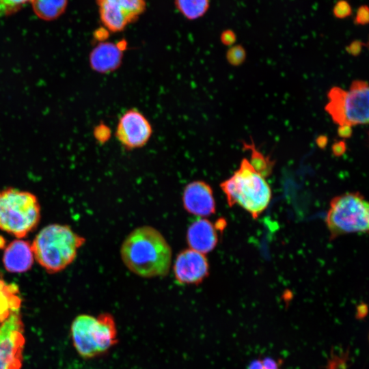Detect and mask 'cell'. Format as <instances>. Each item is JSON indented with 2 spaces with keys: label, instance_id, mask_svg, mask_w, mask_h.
<instances>
[{
  "label": "cell",
  "instance_id": "cell-3",
  "mask_svg": "<svg viewBox=\"0 0 369 369\" xmlns=\"http://www.w3.org/2000/svg\"><path fill=\"white\" fill-rule=\"evenodd\" d=\"M220 187L230 206L238 204L254 219L267 208L271 199L270 186L245 158L242 159L239 168Z\"/></svg>",
  "mask_w": 369,
  "mask_h": 369
},
{
  "label": "cell",
  "instance_id": "cell-28",
  "mask_svg": "<svg viewBox=\"0 0 369 369\" xmlns=\"http://www.w3.org/2000/svg\"><path fill=\"white\" fill-rule=\"evenodd\" d=\"M346 150V144L344 140L335 141L331 146L332 154L339 157L342 156Z\"/></svg>",
  "mask_w": 369,
  "mask_h": 369
},
{
  "label": "cell",
  "instance_id": "cell-24",
  "mask_svg": "<svg viewBox=\"0 0 369 369\" xmlns=\"http://www.w3.org/2000/svg\"><path fill=\"white\" fill-rule=\"evenodd\" d=\"M94 135L100 143L106 142L111 137V130L104 124H100L95 128Z\"/></svg>",
  "mask_w": 369,
  "mask_h": 369
},
{
  "label": "cell",
  "instance_id": "cell-19",
  "mask_svg": "<svg viewBox=\"0 0 369 369\" xmlns=\"http://www.w3.org/2000/svg\"><path fill=\"white\" fill-rule=\"evenodd\" d=\"M209 3V0H175L177 10L189 20H195L204 15Z\"/></svg>",
  "mask_w": 369,
  "mask_h": 369
},
{
  "label": "cell",
  "instance_id": "cell-25",
  "mask_svg": "<svg viewBox=\"0 0 369 369\" xmlns=\"http://www.w3.org/2000/svg\"><path fill=\"white\" fill-rule=\"evenodd\" d=\"M369 11L367 5L360 6L356 12L355 23L357 25H364L368 23Z\"/></svg>",
  "mask_w": 369,
  "mask_h": 369
},
{
  "label": "cell",
  "instance_id": "cell-16",
  "mask_svg": "<svg viewBox=\"0 0 369 369\" xmlns=\"http://www.w3.org/2000/svg\"><path fill=\"white\" fill-rule=\"evenodd\" d=\"M18 293V288L14 284H8L0 280V322L12 313L18 312L20 299Z\"/></svg>",
  "mask_w": 369,
  "mask_h": 369
},
{
  "label": "cell",
  "instance_id": "cell-13",
  "mask_svg": "<svg viewBox=\"0 0 369 369\" xmlns=\"http://www.w3.org/2000/svg\"><path fill=\"white\" fill-rule=\"evenodd\" d=\"M217 229L213 223L204 218L193 221L187 232L189 248L204 254L211 251L218 242Z\"/></svg>",
  "mask_w": 369,
  "mask_h": 369
},
{
  "label": "cell",
  "instance_id": "cell-20",
  "mask_svg": "<svg viewBox=\"0 0 369 369\" xmlns=\"http://www.w3.org/2000/svg\"><path fill=\"white\" fill-rule=\"evenodd\" d=\"M226 59L230 65L238 66L245 61L246 51L241 44L232 46L226 53Z\"/></svg>",
  "mask_w": 369,
  "mask_h": 369
},
{
  "label": "cell",
  "instance_id": "cell-32",
  "mask_svg": "<svg viewBox=\"0 0 369 369\" xmlns=\"http://www.w3.org/2000/svg\"><path fill=\"white\" fill-rule=\"evenodd\" d=\"M364 305H361L358 306L357 314L359 318H363L364 315L366 314V312H364V310H367V308H364Z\"/></svg>",
  "mask_w": 369,
  "mask_h": 369
},
{
  "label": "cell",
  "instance_id": "cell-18",
  "mask_svg": "<svg viewBox=\"0 0 369 369\" xmlns=\"http://www.w3.org/2000/svg\"><path fill=\"white\" fill-rule=\"evenodd\" d=\"M36 14L44 20H53L64 11L67 0H32Z\"/></svg>",
  "mask_w": 369,
  "mask_h": 369
},
{
  "label": "cell",
  "instance_id": "cell-9",
  "mask_svg": "<svg viewBox=\"0 0 369 369\" xmlns=\"http://www.w3.org/2000/svg\"><path fill=\"white\" fill-rule=\"evenodd\" d=\"M100 20L106 29L120 32L145 12L146 0H96Z\"/></svg>",
  "mask_w": 369,
  "mask_h": 369
},
{
  "label": "cell",
  "instance_id": "cell-4",
  "mask_svg": "<svg viewBox=\"0 0 369 369\" xmlns=\"http://www.w3.org/2000/svg\"><path fill=\"white\" fill-rule=\"evenodd\" d=\"M40 219L38 200L30 192L13 188L0 191V229L17 238L31 232Z\"/></svg>",
  "mask_w": 369,
  "mask_h": 369
},
{
  "label": "cell",
  "instance_id": "cell-14",
  "mask_svg": "<svg viewBox=\"0 0 369 369\" xmlns=\"http://www.w3.org/2000/svg\"><path fill=\"white\" fill-rule=\"evenodd\" d=\"M34 256L31 244L25 240L16 239L5 249L3 263L5 269L11 273H23L33 265Z\"/></svg>",
  "mask_w": 369,
  "mask_h": 369
},
{
  "label": "cell",
  "instance_id": "cell-2",
  "mask_svg": "<svg viewBox=\"0 0 369 369\" xmlns=\"http://www.w3.org/2000/svg\"><path fill=\"white\" fill-rule=\"evenodd\" d=\"M85 241L69 226L51 224L43 228L31 244L36 261L47 272L54 273L74 261Z\"/></svg>",
  "mask_w": 369,
  "mask_h": 369
},
{
  "label": "cell",
  "instance_id": "cell-7",
  "mask_svg": "<svg viewBox=\"0 0 369 369\" xmlns=\"http://www.w3.org/2000/svg\"><path fill=\"white\" fill-rule=\"evenodd\" d=\"M368 223V204L359 193H346L331 200L326 217L331 239L349 233H366Z\"/></svg>",
  "mask_w": 369,
  "mask_h": 369
},
{
  "label": "cell",
  "instance_id": "cell-31",
  "mask_svg": "<svg viewBox=\"0 0 369 369\" xmlns=\"http://www.w3.org/2000/svg\"><path fill=\"white\" fill-rule=\"evenodd\" d=\"M247 369H263L262 359H254L249 364Z\"/></svg>",
  "mask_w": 369,
  "mask_h": 369
},
{
  "label": "cell",
  "instance_id": "cell-23",
  "mask_svg": "<svg viewBox=\"0 0 369 369\" xmlns=\"http://www.w3.org/2000/svg\"><path fill=\"white\" fill-rule=\"evenodd\" d=\"M32 0H0V14H8L13 12L22 5Z\"/></svg>",
  "mask_w": 369,
  "mask_h": 369
},
{
  "label": "cell",
  "instance_id": "cell-10",
  "mask_svg": "<svg viewBox=\"0 0 369 369\" xmlns=\"http://www.w3.org/2000/svg\"><path fill=\"white\" fill-rule=\"evenodd\" d=\"M115 134L124 148L133 150L141 148L148 143L152 134V128L143 113L131 109L120 118Z\"/></svg>",
  "mask_w": 369,
  "mask_h": 369
},
{
  "label": "cell",
  "instance_id": "cell-15",
  "mask_svg": "<svg viewBox=\"0 0 369 369\" xmlns=\"http://www.w3.org/2000/svg\"><path fill=\"white\" fill-rule=\"evenodd\" d=\"M123 52L117 43L101 42L90 53V66L99 73L111 72L120 66Z\"/></svg>",
  "mask_w": 369,
  "mask_h": 369
},
{
  "label": "cell",
  "instance_id": "cell-21",
  "mask_svg": "<svg viewBox=\"0 0 369 369\" xmlns=\"http://www.w3.org/2000/svg\"><path fill=\"white\" fill-rule=\"evenodd\" d=\"M348 351L340 353L332 351L324 369H348Z\"/></svg>",
  "mask_w": 369,
  "mask_h": 369
},
{
  "label": "cell",
  "instance_id": "cell-30",
  "mask_svg": "<svg viewBox=\"0 0 369 369\" xmlns=\"http://www.w3.org/2000/svg\"><path fill=\"white\" fill-rule=\"evenodd\" d=\"M316 144L320 149H325L328 144V137L325 135H318L316 139Z\"/></svg>",
  "mask_w": 369,
  "mask_h": 369
},
{
  "label": "cell",
  "instance_id": "cell-17",
  "mask_svg": "<svg viewBox=\"0 0 369 369\" xmlns=\"http://www.w3.org/2000/svg\"><path fill=\"white\" fill-rule=\"evenodd\" d=\"M243 150L251 151L249 163L254 169L263 178L269 176L274 167L275 161L270 156H264L255 146L252 139L251 143L242 141Z\"/></svg>",
  "mask_w": 369,
  "mask_h": 369
},
{
  "label": "cell",
  "instance_id": "cell-11",
  "mask_svg": "<svg viewBox=\"0 0 369 369\" xmlns=\"http://www.w3.org/2000/svg\"><path fill=\"white\" fill-rule=\"evenodd\" d=\"M173 270L178 283L197 284L208 275L209 266L204 254L189 248L178 254Z\"/></svg>",
  "mask_w": 369,
  "mask_h": 369
},
{
  "label": "cell",
  "instance_id": "cell-29",
  "mask_svg": "<svg viewBox=\"0 0 369 369\" xmlns=\"http://www.w3.org/2000/svg\"><path fill=\"white\" fill-rule=\"evenodd\" d=\"M337 133L340 138L348 139L352 136L353 128L352 126L348 124L339 125Z\"/></svg>",
  "mask_w": 369,
  "mask_h": 369
},
{
  "label": "cell",
  "instance_id": "cell-27",
  "mask_svg": "<svg viewBox=\"0 0 369 369\" xmlns=\"http://www.w3.org/2000/svg\"><path fill=\"white\" fill-rule=\"evenodd\" d=\"M236 40L235 33L230 29L223 31L221 34V41L226 46L233 45Z\"/></svg>",
  "mask_w": 369,
  "mask_h": 369
},
{
  "label": "cell",
  "instance_id": "cell-26",
  "mask_svg": "<svg viewBox=\"0 0 369 369\" xmlns=\"http://www.w3.org/2000/svg\"><path fill=\"white\" fill-rule=\"evenodd\" d=\"M364 45V42L359 40H354L346 46V51L351 55L356 57L361 53Z\"/></svg>",
  "mask_w": 369,
  "mask_h": 369
},
{
  "label": "cell",
  "instance_id": "cell-5",
  "mask_svg": "<svg viewBox=\"0 0 369 369\" xmlns=\"http://www.w3.org/2000/svg\"><path fill=\"white\" fill-rule=\"evenodd\" d=\"M71 336L79 355L91 358L106 353L117 342V329L111 314H81L72 323Z\"/></svg>",
  "mask_w": 369,
  "mask_h": 369
},
{
  "label": "cell",
  "instance_id": "cell-6",
  "mask_svg": "<svg viewBox=\"0 0 369 369\" xmlns=\"http://www.w3.org/2000/svg\"><path fill=\"white\" fill-rule=\"evenodd\" d=\"M325 109L338 125L367 124L369 113V88L366 81L354 80L348 91L334 86L327 93Z\"/></svg>",
  "mask_w": 369,
  "mask_h": 369
},
{
  "label": "cell",
  "instance_id": "cell-1",
  "mask_svg": "<svg viewBox=\"0 0 369 369\" xmlns=\"http://www.w3.org/2000/svg\"><path fill=\"white\" fill-rule=\"evenodd\" d=\"M172 254L171 247L162 234L148 226L133 230L120 248L125 266L143 277L165 276L171 267Z\"/></svg>",
  "mask_w": 369,
  "mask_h": 369
},
{
  "label": "cell",
  "instance_id": "cell-8",
  "mask_svg": "<svg viewBox=\"0 0 369 369\" xmlns=\"http://www.w3.org/2000/svg\"><path fill=\"white\" fill-rule=\"evenodd\" d=\"M18 312L12 313L0 325V369H20L25 343Z\"/></svg>",
  "mask_w": 369,
  "mask_h": 369
},
{
  "label": "cell",
  "instance_id": "cell-22",
  "mask_svg": "<svg viewBox=\"0 0 369 369\" xmlns=\"http://www.w3.org/2000/svg\"><path fill=\"white\" fill-rule=\"evenodd\" d=\"M333 15L338 18H344L352 13V9L348 1L340 0L336 2L333 9Z\"/></svg>",
  "mask_w": 369,
  "mask_h": 369
},
{
  "label": "cell",
  "instance_id": "cell-12",
  "mask_svg": "<svg viewBox=\"0 0 369 369\" xmlns=\"http://www.w3.org/2000/svg\"><path fill=\"white\" fill-rule=\"evenodd\" d=\"M182 202L188 213L202 218L215 213L216 204L213 189L202 180H195L186 185Z\"/></svg>",
  "mask_w": 369,
  "mask_h": 369
}]
</instances>
